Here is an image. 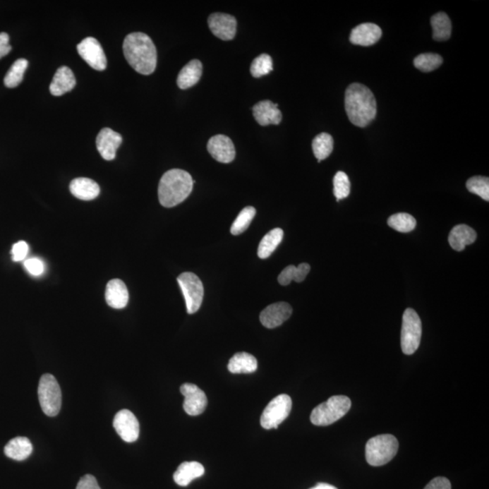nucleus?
<instances>
[{"label":"nucleus","instance_id":"1","mask_svg":"<svg viewBox=\"0 0 489 489\" xmlns=\"http://www.w3.org/2000/svg\"><path fill=\"white\" fill-rule=\"evenodd\" d=\"M123 54L136 72L152 75L157 66V50L151 37L142 32L128 35L123 41Z\"/></svg>","mask_w":489,"mask_h":489},{"label":"nucleus","instance_id":"2","mask_svg":"<svg viewBox=\"0 0 489 489\" xmlns=\"http://www.w3.org/2000/svg\"><path fill=\"white\" fill-rule=\"evenodd\" d=\"M345 110L351 123L358 127L368 126L377 114L375 95L359 83L348 86L345 92Z\"/></svg>","mask_w":489,"mask_h":489},{"label":"nucleus","instance_id":"3","mask_svg":"<svg viewBox=\"0 0 489 489\" xmlns=\"http://www.w3.org/2000/svg\"><path fill=\"white\" fill-rule=\"evenodd\" d=\"M191 175L183 169H169L159 181L158 196L159 203L165 207H174L183 203L193 190Z\"/></svg>","mask_w":489,"mask_h":489},{"label":"nucleus","instance_id":"4","mask_svg":"<svg viewBox=\"0 0 489 489\" xmlns=\"http://www.w3.org/2000/svg\"><path fill=\"white\" fill-rule=\"evenodd\" d=\"M351 402L347 396H332L325 402L316 406L310 421L315 426H329L341 420L350 411Z\"/></svg>","mask_w":489,"mask_h":489},{"label":"nucleus","instance_id":"5","mask_svg":"<svg viewBox=\"0 0 489 489\" xmlns=\"http://www.w3.org/2000/svg\"><path fill=\"white\" fill-rule=\"evenodd\" d=\"M399 441L391 434H382L367 441L366 457L368 464L373 466L386 465L397 454Z\"/></svg>","mask_w":489,"mask_h":489},{"label":"nucleus","instance_id":"6","mask_svg":"<svg viewBox=\"0 0 489 489\" xmlns=\"http://www.w3.org/2000/svg\"><path fill=\"white\" fill-rule=\"evenodd\" d=\"M38 399L44 413L49 417L56 416L62 406V392L54 376L44 375L38 385Z\"/></svg>","mask_w":489,"mask_h":489},{"label":"nucleus","instance_id":"7","mask_svg":"<svg viewBox=\"0 0 489 489\" xmlns=\"http://www.w3.org/2000/svg\"><path fill=\"white\" fill-rule=\"evenodd\" d=\"M421 334H423V326L420 316L413 309L405 310L402 318V327L401 334L402 350L407 356H411L420 346Z\"/></svg>","mask_w":489,"mask_h":489},{"label":"nucleus","instance_id":"8","mask_svg":"<svg viewBox=\"0 0 489 489\" xmlns=\"http://www.w3.org/2000/svg\"><path fill=\"white\" fill-rule=\"evenodd\" d=\"M182 294H183L188 314L193 315L199 311L203 301L204 287L199 277L191 272H185L178 277Z\"/></svg>","mask_w":489,"mask_h":489},{"label":"nucleus","instance_id":"9","mask_svg":"<svg viewBox=\"0 0 489 489\" xmlns=\"http://www.w3.org/2000/svg\"><path fill=\"white\" fill-rule=\"evenodd\" d=\"M292 410L290 396L280 394L272 399L265 409L260 418L261 426L266 430L277 429L278 426L289 416Z\"/></svg>","mask_w":489,"mask_h":489},{"label":"nucleus","instance_id":"10","mask_svg":"<svg viewBox=\"0 0 489 489\" xmlns=\"http://www.w3.org/2000/svg\"><path fill=\"white\" fill-rule=\"evenodd\" d=\"M78 51L80 56L88 64L89 66L97 70L104 71L107 66V59L101 44L94 37H86L81 43L78 44Z\"/></svg>","mask_w":489,"mask_h":489},{"label":"nucleus","instance_id":"11","mask_svg":"<svg viewBox=\"0 0 489 489\" xmlns=\"http://www.w3.org/2000/svg\"><path fill=\"white\" fill-rule=\"evenodd\" d=\"M181 394L184 396L183 408L191 416H198L206 410L207 399L205 392L193 383H184L181 387Z\"/></svg>","mask_w":489,"mask_h":489},{"label":"nucleus","instance_id":"12","mask_svg":"<svg viewBox=\"0 0 489 489\" xmlns=\"http://www.w3.org/2000/svg\"><path fill=\"white\" fill-rule=\"evenodd\" d=\"M114 427L117 434L126 442H134L138 440L140 424L132 411L128 410L118 411L114 417Z\"/></svg>","mask_w":489,"mask_h":489},{"label":"nucleus","instance_id":"13","mask_svg":"<svg viewBox=\"0 0 489 489\" xmlns=\"http://www.w3.org/2000/svg\"><path fill=\"white\" fill-rule=\"evenodd\" d=\"M214 36L224 41L232 40L236 33V20L231 15L214 13L207 18Z\"/></svg>","mask_w":489,"mask_h":489},{"label":"nucleus","instance_id":"14","mask_svg":"<svg viewBox=\"0 0 489 489\" xmlns=\"http://www.w3.org/2000/svg\"><path fill=\"white\" fill-rule=\"evenodd\" d=\"M207 152L213 159L222 163H230L234 161L236 150L234 143L228 136L223 134L212 137L207 142Z\"/></svg>","mask_w":489,"mask_h":489},{"label":"nucleus","instance_id":"15","mask_svg":"<svg viewBox=\"0 0 489 489\" xmlns=\"http://www.w3.org/2000/svg\"><path fill=\"white\" fill-rule=\"evenodd\" d=\"M292 306L286 302L272 303L260 314V322L265 327L273 329L283 325L292 315Z\"/></svg>","mask_w":489,"mask_h":489},{"label":"nucleus","instance_id":"16","mask_svg":"<svg viewBox=\"0 0 489 489\" xmlns=\"http://www.w3.org/2000/svg\"><path fill=\"white\" fill-rule=\"evenodd\" d=\"M123 143L121 134L110 128H104L97 137V147L102 157L107 161H113L116 157L118 148Z\"/></svg>","mask_w":489,"mask_h":489},{"label":"nucleus","instance_id":"17","mask_svg":"<svg viewBox=\"0 0 489 489\" xmlns=\"http://www.w3.org/2000/svg\"><path fill=\"white\" fill-rule=\"evenodd\" d=\"M382 31L379 25L373 23H364L357 25L351 30L350 41L357 46L370 47L376 44L382 37Z\"/></svg>","mask_w":489,"mask_h":489},{"label":"nucleus","instance_id":"18","mask_svg":"<svg viewBox=\"0 0 489 489\" xmlns=\"http://www.w3.org/2000/svg\"><path fill=\"white\" fill-rule=\"evenodd\" d=\"M253 115L255 121L261 126H267L270 124H279L282 121V113L278 109V104L272 103L271 101H261L255 105Z\"/></svg>","mask_w":489,"mask_h":489},{"label":"nucleus","instance_id":"19","mask_svg":"<svg viewBox=\"0 0 489 489\" xmlns=\"http://www.w3.org/2000/svg\"><path fill=\"white\" fill-rule=\"evenodd\" d=\"M105 300L109 306L114 309H123L129 302V292L126 284L120 279L109 281L105 290Z\"/></svg>","mask_w":489,"mask_h":489},{"label":"nucleus","instance_id":"20","mask_svg":"<svg viewBox=\"0 0 489 489\" xmlns=\"http://www.w3.org/2000/svg\"><path fill=\"white\" fill-rule=\"evenodd\" d=\"M76 85V80L72 70L69 67L62 66L54 73L49 90L54 97H61L72 91Z\"/></svg>","mask_w":489,"mask_h":489},{"label":"nucleus","instance_id":"21","mask_svg":"<svg viewBox=\"0 0 489 489\" xmlns=\"http://www.w3.org/2000/svg\"><path fill=\"white\" fill-rule=\"evenodd\" d=\"M70 191L76 198L82 200L97 199L100 194V187L95 181L88 178L75 179L70 183Z\"/></svg>","mask_w":489,"mask_h":489},{"label":"nucleus","instance_id":"22","mask_svg":"<svg viewBox=\"0 0 489 489\" xmlns=\"http://www.w3.org/2000/svg\"><path fill=\"white\" fill-rule=\"evenodd\" d=\"M477 239V233L471 227L457 225L454 227L449 235L450 247L454 250H464L466 246L471 245Z\"/></svg>","mask_w":489,"mask_h":489},{"label":"nucleus","instance_id":"23","mask_svg":"<svg viewBox=\"0 0 489 489\" xmlns=\"http://www.w3.org/2000/svg\"><path fill=\"white\" fill-rule=\"evenodd\" d=\"M203 76V64L200 60L194 59L188 62L181 69L177 78V85L182 90L193 87Z\"/></svg>","mask_w":489,"mask_h":489},{"label":"nucleus","instance_id":"24","mask_svg":"<svg viewBox=\"0 0 489 489\" xmlns=\"http://www.w3.org/2000/svg\"><path fill=\"white\" fill-rule=\"evenodd\" d=\"M205 473V469L199 462L181 463L174 473V478L176 484L181 487H187L195 478L201 477Z\"/></svg>","mask_w":489,"mask_h":489},{"label":"nucleus","instance_id":"25","mask_svg":"<svg viewBox=\"0 0 489 489\" xmlns=\"http://www.w3.org/2000/svg\"><path fill=\"white\" fill-rule=\"evenodd\" d=\"M4 452L8 458L22 461L27 459L33 452V445L28 437H17L8 441Z\"/></svg>","mask_w":489,"mask_h":489},{"label":"nucleus","instance_id":"26","mask_svg":"<svg viewBox=\"0 0 489 489\" xmlns=\"http://www.w3.org/2000/svg\"><path fill=\"white\" fill-rule=\"evenodd\" d=\"M228 369L234 375L252 373L258 369V361L248 353H238L229 360Z\"/></svg>","mask_w":489,"mask_h":489},{"label":"nucleus","instance_id":"27","mask_svg":"<svg viewBox=\"0 0 489 489\" xmlns=\"http://www.w3.org/2000/svg\"><path fill=\"white\" fill-rule=\"evenodd\" d=\"M284 231L279 228L270 230L266 236L262 239L258 248V255L261 260L270 258L276 250L278 246L283 241Z\"/></svg>","mask_w":489,"mask_h":489},{"label":"nucleus","instance_id":"28","mask_svg":"<svg viewBox=\"0 0 489 489\" xmlns=\"http://www.w3.org/2000/svg\"><path fill=\"white\" fill-rule=\"evenodd\" d=\"M431 27L433 30V40L446 41L452 37V25L449 16L446 13H437L431 18Z\"/></svg>","mask_w":489,"mask_h":489},{"label":"nucleus","instance_id":"29","mask_svg":"<svg viewBox=\"0 0 489 489\" xmlns=\"http://www.w3.org/2000/svg\"><path fill=\"white\" fill-rule=\"evenodd\" d=\"M310 270H311V267H310L308 263L300 264L298 267L290 265V266L284 268L281 272L279 276H278V283L281 286H289L292 281H296V283H301L308 277Z\"/></svg>","mask_w":489,"mask_h":489},{"label":"nucleus","instance_id":"30","mask_svg":"<svg viewBox=\"0 0 489 489\" xmlns=\"http://www.w3.org/2000/svg\"><path fill=\"white\" fill-rule=\"evenodd\" d=\"M313 152L315 158L320 162L322 159H327L334 150V139L329 133H322L318 134L312 143Z\"/></svg>","mask_w":489,"mask_h":489},{"label":"nucleus","instance_id":"31","mask_svg":"<svg viewBox=\"0 0 489 489\" xmlns=\"http://www.w3.org/2000/svg\"><path fill=\"white\" fill-rule=\"evenodd\" d=\"M28 61L24 59H18L13 64L4 78V84L6 87L15 88L21 84V82L23 81L24 73L28 68Z\"/></svg>","mask_w":489,"mask_h":489},{"label":"nucleus","instance_id":"32","mask_svg":"<svg viewBox=\"0 0 489 489\" xmlns=\"http://www.w3.org/2000/svg\"><path fill=\"white\" fill-rule=\"evenodd\" d=\"M388 225L396 231L408 233L416 228V219L408 213H397L389 217Z\"/></svg>","mask_w":489,"mask_h":489},{"label":"nucleus","instance_id":"33","mask_svg":"<svg viewBox=\"0 0 489 489\" xmlns=\"http://www.w3.org/2000/svg\"><path fill=\"white\" fill-rule=\"evenodd\" d=\"M443 59L437 54L427 53L418 54L414 59V66L420 71L425 73L434 71L442 65Z\"/></svg>","mask_w":489,"mask_h":489},{"label":"nucleus","instance_id":"34","mask_svg":"<svg viewBox=\"0 0 489 489\" xmlns=\"http://www.w3.org/2000/svg\"><path fill=\"white\" fill-rule=\"evenodd\" d=\"M255 215V209L254 207H246L243 209L239 216L236 217L234 223L232 224L231 234L238 236L242 234L248 229L253 220Z\"/></svg>","mask_w":489,"mask_h":489},{"label":"nucleus","instance_id":"35","mask_svg":"<svg viewBox=\"0 0 489 489\" xmlns=\"http://www.w3.org/2000/svg\"><path fill=\"white\" fill-rule=\"evenodd\" d=\"M273 71V60L270 54H262L255 57L251 64L250 73L255 78H262Z\"/></svg>","mask_w":489,"mask_h":489},{"label":"nucleus","instance_id":"36","mask_svg":"<svg viewBox=\"0 0 489 489\" xmlns=\"http://www.w3.org/2000/svg\"><path fill=\"white\" fill-rule=\"evenodd\" d=\"M466 188L469 193L478 195L485 201L489 200V180L488 177L476 176L466 181Z\"/></svg>","mask_w":489,"mask_h":489},{"label":"nucleus","instance_id":"37","mask_svg":"<svg viewBox=\"0 0 489 489\" xmlns=\"http://www.w3.org/2000/svg\"><path fill=\"white\" fill-rule=\"evenodd\" d=\"M351 182L346 174L338 171L334 178V194L337 201L344 200L350 195Z\"/></svg>","mask_w":489,"mask_h":489},{"label":"nucleus","instance_id":"38","mask_svg":"<svg viewBox=\"0 0 489 489\" xmlns=\"http://www.w3.org/2000/svg\"><path fill=\"white\" fill-rule=\"evenodd\" d=\"M24 266L25 270L34 277L41 276L44 271L43 261L37 258H28L25 261Z\"/></svg>","mask_w":489,"mask_h":489},{"label":"nucleus","instance_id":"39","mask_svg":"<svg viewBox=\"0 0 489 489\" xmlns=\"http://www.w3.org/2000/svg\"><path fill=\"white\" fill-rule=\"evenodd\" d=\"M28 251H30V248H28L27 242L19 241L16 243V244L13 246L11 251L13 261L18 262L24 260L25 258H27Z\"/></svg>","mask_w":489,"mask_h":489},{"label":"nucleus","instance_id":"40","mask_svg":"<svg viewBox=\"0 0 489 489\" xmlns=\"http://www.w3.org/2000/svg\"><path fill=\"white\" fill-rule=\"evenodd\" d=\"M76 489H101L97 483V478L92 475H85L80 479Z\"/></svg>","mask_w":489,"mask_h":489},{"label":"nucleus","instance_id":"41","mask_svg":"<svg viewBox=\"0 0 489 489\" xmlns=\"http://www.w3.org/2000/svg\"><path fill=\"white\" fill-rule=\"evenodd\" d=\"M424 489H452L449 479L444 477L435 478Z\"/></svg>","mask_w":489,"mask_h":489},{"label":"nucleus","instance_id":"42","mask_svg":"<svg viewBox=\"0 0 489 489\" xmlns=\"http://www.w3.org/2000/svg\"><path fill=\"white\" fill-rule=\"evenodd\" d=\"M12 50L11 44H9V36L8 34L0 33V59L4 57Z\"/></svg>","mask_w":489,"mask_h":489},{"label":"nucleus","instance_id":"43","mask_svg":"<svg viewBox=\"0 0 489 489\" xmlns=\"http://www.w3.org/2000/svg\"><path fill=\"white\" fill-rule=\"evenodd\" d=\"M310 489H337V488L334 487V485H329V484H325V483H319L315 485V487L310 488Z\"/></svg>","mask_w":489,"mask_h":489}]
</instances>
